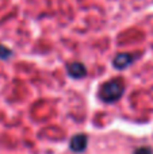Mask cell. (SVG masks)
Segmentation results:
<instances>
[{"label": "cell", "instance_id": "1", "mask_svg": "<svg viewBox=\"0 0 153 154\" xmlns=\"http://www.w3.org/2000/svg\"><path fill=\"white\" fill-rule=\"evenodd\" d=\"M125 92V84L121 79H114L105 82L100 87L99 97L106 103H115L122 97Z\"/></svg>", "mask_w": 153, "mask_h": 154}, {"label": "cell", "instance_id": "2", "mask_svg": "<svg viewBox=\"0 0 153 154\" xmlns=\"http://www.w3.org/2000/svg\"><path fill=\"white\" fill-rule=\"evenodd\" d=\"M138 57H140V54H134V56H133V54H129V53H121L114 58L113 64L117 69L122 70V69H126L127 66H130Z\"/></svg>", "mask_w": 153, "mask_h": 154}, {"label": "cell", "instance_id": "3", "mask_svg": "<svg viewBox=\"0 0 153 154\" xmlns=\"http://www.w3.org/2000/svg\"><path fill=\"white\" fill-rule=\"evenodd\" d=\"M67 72L72 79H83L87 75V69L81 62H70V64H68Z\"/></svg>", "mask_w": 153, "mask_h": 154}, {"label": "cell", "instance_id": "4", "mask_svg": "<svg viewBox=\"0 0 153 154\" xmlns=\"http://www.w3.org/2000/svg\"><path fill=\"white\" fill-rule=\"evenodd\" d=\"M87 146V137L83 134H79V135L73 137L72 141H70V147L75 152H83Z\"/></svg>", "mask_w": 153, "mask_h": 154}, {"label": "cell", "instance_id": "5", "mask_svg": "<svg viewBox=\"0 0 153 154\" xmlns=\"http://www.w3.org/2000/svg\"><path fill=\"white\" fill-rule=\"evenodd\" d=\"M12 56V51L10 49H7L4 45H0V58L2 60H8Z\"/></svg>", "mask_w": 153, "mask_h": 154}, {"label": "cell", "instance_id": "6", "mask_svg": "<svg viewBox=\"0 0 153 154\" xmlns=\"http://www.w3.org/2000/svg\"><path fill=\"white\" fill-rule=\"evenodd\" d=\"M136 154H152V150L149 147H141L136 152Z\"/></svg>", "mask_w": 153, "mask_h": 154}]
</instances>
